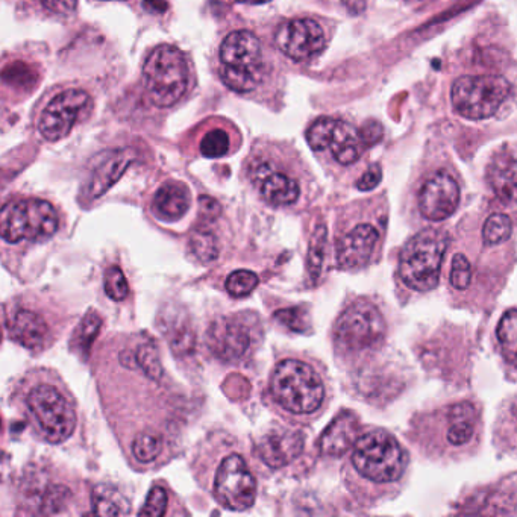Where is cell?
Returning a JSON list of instances; mask_svg holds the SVG:
<instances>
[{
  "mask_svg": "<svg viewBox=\"0 0 517 517\" xmlns=\"http://www.w3.org/2000/svg\"><path fill=\"white\" fill-rule=\"evenodd\" d=\"M214 495L223 507L232 511L248 510L254 505L257 483L240 455H229L220 463L214 481Z\"/></svg>",
  "mask_w": 517,
  "mask_h": 517,
  "instance_id": "cell-11",
  "label": "cell"
},
{
  "mask_svg": "<svg viewBox=\"0 0 517 517\" xmlns=\"http://www.w3.org/2000/svg\"><path fill=\"white\" fill-rule=\"evenodd\" d=\"M105 293L110 296L113 301L120 302L128 298L129 286L125 275L119 267H110L105 273L104 279Z\"/></svg>",
  "mask_w": 517,
  "mask_h": 517,
  "instance_id": "cell-37",
  "label": "cell"
},
{
  "mask_svg": "<svg viewBox=\"0 0 517 517\" xmlns=\"http://www.w3.org/2000/svg\"><path fill=\"white\" fill-rule=\"evenodd\" d=\"M361 135H363L366 145L372 146L375 145L376 141L383 137V128H381L380 123L369 122L363 129H361Z\"/></svg>",
  "mask_w": 517,
  "mask_h": 517,
  "instance_id": "cell-44",
  "label": "cell"
},
{
  "mask_svg": "<svg viewBox=\"0 0 517 517\" xmlns=\"http://www.w3.org/2000/svg\"><path fill=\"white\" fill-rule=\"evenodd\" d=\"M229 151V135L223 129L207 132L201 141V154L207 158H222Z\"/></svg>",
  "mask_w": 517,
  "mask_h": 517,
  "instance_id": "cell-36",
  "label": "cell"
},
{
  "mask_svg": "<svg viewBox=\"0 0 517 517\" xmlns=\"http://www.w3.org/2000/svg\"><path fill=\"white\" fill-rule=\"evenodd\" d=\"M496 337L505 360L517 367V310L504 314L496 329Z\"/></svg>",
  "mask_w": 517,
  "mask_h": 517,
  "instance_id": "cell-27",
  "label": "cell"
},
{
  "mask_svg": "<svg viewBox=\"0 0 517 517\" xmlns=\"http://www.w3.org/2000/svg\"><path fill=\"white\" fill-rule=\"evenodd\" d=\"M358 437V419L345 411L331 422L320 437V451L328 457H342L354 448Z\"/></svg>",
  "mask_w": 517,
  "mask_h": 517,
  "instance_id": "cell-20",
  "label": "cell"
},
{
  "mask_svg": "<svg viewBox=\"0 0 517 517\" xmlns=\"http://www.w3.org/2000/svg\"><path fill=\"white\" fill-rule=\"evenodd\" d=\"M304 443L305 437L302 436L301 431H272L258 442L257 454L267 466L281 469L302 454Z\"/></svg>",
  "mask_w": 517,
  "mask_h": 517,
  "instance_id": "cell-18",
  "label": "cell"
},
{
  "mask_svg": "<svg viewBox=\"0 0 517 517\" xmlns=\"http://www.w3.org/2000/svg\"><path fill=\"white\" fill-rule=\"evenodd\" d=\"M192 204L190 192L181 182H166L158 188L154 198V210L158 217L167 222L181 219Z\"/></svg>",
  "mask_w": 517,
  "mask_h": 517,
  "instance_id": "cell-23",
  "label": "cell"
},
{
  "mask_svg": "<svg viewBox=\"0 0 517 517\" xmlns=\"http://www.w3.org/2000/svg\"><path fill=\"white\" fill-rule=\"evenodd\" d=\"M207 345L219 360L235 363L251 351L252 334L240 317H220L208 329Z\"/></svg>",
  "mask_w": 517,
  "mask_h": 517,
  "instance_id": "cell-14",
  "label": "cell"
},
{
  "mask_svg": "<svg viewBox=\"0 0 517 517\" xmlns=\"http://www.w3.org/2000/svg\"><path fill=\"white\" fill-rule=\"evenodd\" d=\"M102 328V317L94 311H90L87 316L82 319L76 328L75 334H73V346L82 354H88L91 346H93L94 340L101 333Z\"/></svg>",
  "mask_w": 517,
  "mask_h": 517,
  "instance_id": "cell-28",
  "label": "cell"
},
{
  "mask_svg": "<svg viewBox=\"0 0 517 517\" xmlns=\"http://www.w3.org/2000/svg\"><path fill=\"white\" fill-rule=\"evenodd\" d=\"M258 279L257 273L251 270H235L226 278L225 287L229 295L234 298H243V296L251 295L257 289Z\"/></svg>",
  "mask_w": 517,
  "mask_h": 517,
  "instance_id": "cell-32",
  "label": "cell"
},
{
  "mask_svg": "<svg viewBox=\"0 0 517 517\" xmlns=\"http://www.w3.org/2000/svg\"><path fill=\"white\" fill-rule=\"evenodd\" d=\"M69 496V490L64 489V487H49V489L44 492L43 505H41V507H43L44 513H60L61 508L64 507V504H66Z\"/></svg>",
  "mask_w": 517,
  "mask_h": 517,
  "instance_id": "cell-39",
  "label": "cell"
},
{
  "mask_svg": "<svg viewBox=\"0 0 517 517\" xmlns=\"http://www.w3.org/2000/svg\"><path fill=\"white\" fill-rule=\"evenodd\" d=\"M239 4H248V5H264L269 4L272 0H237Z\"/></svg>",
  "mask_w": 517,
  "mask_h": 517,
  "instance_id": "cell-46",
  "label": "cell"
},
{
  "mask_svg": "<svg viewBox=\"0 0 517 517\" xmlns=\"http://www.w3.org/2000/svg\"><path fill=\"white\" fill-rule=\"evenodd\" d=\"M58 231V214L41 199L11 202L0 216V232L5 242H46Z\"/></svg>",
  "mask_w": 517,
  "mask_h": 517,
  "instance_id": "cell-6",
  "label": "cell"
},
{
  "mask_svg": "<svg viewBox=\"0 0 517 517\" xmlns=\"http://www.w3.org/2000/svg\"><path fill=\"white\" fill-rule=\"evenodd\" d=\"M164 333L167 342L172 346L173 351L179 355L190 354L195 348V333L190 323L184 322L181 316L175 317L169 314V319L164 320Z\"/></svg>",
  "mask_w": 517,
  "mask_h": 517,
  "instance_id": "cell-25",
  "label": "cell"
},
{
  "mask_svg": "<svg viewBox=\"0 0 517 517\" xmlns=\"http://www.w3.org/2000/svg\"><path fill=\"white\" fill-rule=\"evenodd\" d=\"M351 461L364 480L373 484H392L404 474L407 457L392 434L375 430L358 437L352 448Z\"/></svg>",
  "mask_w": 517,
  "mask_h": 517,
  "instance_id": "cell-2",
  "label": "cell"
},
{
  "mask_svg": "<svg viewBox=\"0 0 517 517\" xmlns=\"http://www.w3.org/2000/svg\"><path fill=\"white\" fill-rule=\"evenodd\" d=\"M134 158L135 155L131 149L108 152L107 157L94 167L93 173L88 179L87 187H85L87 198L98 199L105 195L122 178Z\"/></svg>",
  "mask_w": 517,
  "mask_h": 517,
  "instance_id": "cell-19",
  "label": "cell"
},
{
  "mask_svg": "<svg viewBox=\"0 0 517 517\" xmlns=\"http://www.w3.org/2000/svg\"><path fill=\"white\" fill-rule=\"evenodd\" d=\"M381 179H383V170H381L380 166H372L366 170L363 176H361L360 181L357 182L358 190L361 192H369V190H373V188L378 187Z\"/></svg>",
  "mask_w": 517,
  "mask_h": 517,
  "instance_id": "cell-42",
  "label": "cell"
},
{
  "mask_svg": "<svg viewBox=\"0 0 517 517\" xmlns=\"http://www.w3.org/2000/svg\"><path fill=\"white\" fill-rule=\"evenodd\" d=\"M146 90L157 107H173L187 91L190 72L178 47L161 44L149 54L143 67Z\"/></svg>",
  "mask_w": 517,
  "mask_h": 517,
  "instance_id": "cell-5",
  "label": "cell"
},
{
  "mask_svg": "<svg viewBox=\"0 0 517 517\" xmlns=\"http://www.w3.org/2000/svg\"><path fill=\"white\" fill-rule=\"evenodd\" d=\"M510 91L502 76H463L452 85V105L466 119H489L507 101Z\"/></svg>",
  "mask_w": 517,
  "mask_h": 517,
  "instance_id": "cell-7",
  "label": "cell"
},
{
  "mask_svg": "<svg viewBox=\"0 0 517 517\" xmlns=\"http://www.w3.org/2000/svg\"><path fill=\"white\" fill-rule=\"evenodd\" d=\"M513 234V220L507 214H492L483 226V240L486 245L495 246L507 242Z\"/></svg>",
  "mask_w": 517,
  "mask_h": 517,
  "instance_id": "cell-29",
  "label": "cell"
},
{
  "mask_svg": "<svg viewBox=\"0 0 517 517\" xmlns=\"http://www.w3.org/2000/svg\"><path fill=\"white\" fill-rule=\"evenodd\" d=\"M167 511V493L163 487H154L149 493L145 507L141 508L140 516H164Z\"/></svg>",
  "mask_w": 517,
  "mask_h": 517,
  "instance_id": "cell-38",
  "label": "cell"
},
{
  "mask_svg": "<svg viewBox=\"0 0 517 517\" xmlns=\"http://www.w3.org/2000/svg\"><path fill=\"white\" fill-rule=\"evenodd\" d=\"M478 414L474 405L461 402L454 405L448 414V430L446 440L454 448L469 445L475 436Z\"/></svg>",
  "mask_w": 517,
  "mask_h": 517,
  "instance_id": "cell-24",
  "label": "cell"
},
{
  "mask_svg": "<svg viewBox=\"0 0 517 517\" xmlns=\"http://www.w3.org/2000/svg\"><path fill=\"white\" fill-rule=\"evenodd\" d=\"M458 204L460 187L448 173H436L420 188L419 210L422 216L431 222L448 219L455 213Z\"/></svg>",
  "mask_w": 517,
  "mask_h": 517,
  "instance_id": "cell-15",
  "label": "cell"
},
{
  "mask_svg": "<svg viewBox=\"0 0 517 517\" xmlns=\"http://www.w3.org/2000/svg\"><path fill=\"white\" fill-rule=\"evenodd\" d=\"M276 319L284 325L289 326L296 333H304L307 319H305L304 310L301 308H287V310H279L275 314Z\"/></svg>",
  "mask_w": 517,
  "mask_h": 517,
  "instance_id": "cell-40",
  "label": "cell"
},
{
  "mask_svg": "<svg viewBox=\"0 0 517 517\" xmlns=\"http://www.w3.org/2000/svg\"><path fill=\"white\" fill-rule=\"evenodd\" d=\"M145 7L154 13H164L169 8L166 0H145Z\"/></svg>",
  "mask_w": 517,
  "mask_h": 517,
  "instance_id": "cell-45",
  "label": "cell"
},
{
  "mask_svg": "<svg viewBox=\"0 0 517 517\" xmlns=\"http://www.w3.org/2000/svg\"><path fill=\"white\" fill-rule=\"evenodd\" d=\"M270 392L282 408L293 414H311L325 399V386L319 373L299 360H286L276 366Z\"/></svg>",
  "mask_w": 517,
  "mask_h": 517,
  "instance_id": "cell-1",
  "label": "cell"
},
{
  "mask_svg": "<svg viewBox=\"0 0 517 517\" xmlns=\"http://www.w3.org/2000/svg\"><path fill=\"white\" fill-rule=\"evenodd\" d=\"M326 248V228L319 226L311 237L310 252H308V273L311 279L316 281L322 270L323 260H325Z\"/></svg>",
  "mask_w": 517,
  "mask_h": 517,
  "instance_id": "cell-34",
  "label": "cell"
},
{
  "mask_svg": "<svg viewBox=\"0 0 517 517\" xmlns=\"http://www.w3.org/2000/svg\"><path fill=\"white\" fill-rule=\"evenodd\" d=\"M251 178L255 187L260 190L261 196L276 207L295 204L301 195L298 182L292 176L276 169L269 161L254 164L251 169Z\"/></svg>",
  "mask_w": 517,
  "mask_h": 517,
  "instance_id": "cell-17",
  "label": "cell"
},
{
  "mask_svg": "<svg viewBox=\"0 0 517 517\" xmlns=\"http://www.w3.org/2000/svg\"><path fill=\"white\" fill-rule=\"evenodd\" d=\"M220 78L235 93H251L263 81L261 43L252 32L235 31L220 46Z\"/></svg>",
  "mask_w": 517,
  "mask_h": 517,
  "instance_id": "cell-4",
  "label": "cell"
},
{
  "mask_svg": "<svg viewBox=\"0 0 517 517\" xmlns=\"http://www.w3.org/2000/svg\"><path fill=\"white\" fill-rule=\"evenodd\" d=\"M41 4L49 13L57 16H70L75 13L78 0H41Z\"/></svg>",
  "mask_w": 517,
  "mask_h": 517,
  "instance_id": "cell-41",
  "label": "cell"
},
{
  "mask_svg": "<svg viewBox=\"0 0 517 517\" xmlns=\"http://www.w3.org/2000/svg\"><path fill=\"white\" fill-rule=\"evenodd\" d=\"M135 363L151 380H161L163 376V364H161L160 357H158L157 348L152 343H145L135 352Z\"/></svg>",
  "mask_w": 517,
  "mask_h": 517,
  "instance_id": "cell-33",
  "label": "cell"
},
{
  "mask_svg": "<svg viewBox=\"0 0 517 517\" xmlns=\"http://www.w3.org/2000/svg\"><path fill=\"white\" fill-rule=\"evenodd\" d=\"M190 251L201 263H211L219 257V245L213 232L199 229L190 237Z\"/></svg>",
  "mask_w": 517,
  "mask_h": 517,
  "instance_id": "cell-31",
  "label": "cell"
},
{
  "mask_svg": "<svg viewBox=\"0 0 517 517\" xmlns=\"http://www.w3.org/2000/svg\"><path fill=\"white\" fill-rule=\"evenodd\" d=\"M28 408L41 433L51 443L66 442L75 431V410L54 386L43 384L32 389L28 395Z\"/></svg>",
  "mask_w": 517,
  "mask_h": 517,
  "instance_id": "cell-9",
  "label": "cell"
},
{
  "mask_svg": "<svg viewBox=\"0 0 517 517\" xmlns=\"http://www.w3.org/2000/svg\"><path fill=\"white\" fill-rule=\"evenodd\" d=\"M199 213H201L202 219L207 220V222H211V220L219 217L220 205L217 204V201H214L213 198L202 196V198L199 199Z\"/></svg>",
  "mask_w": 517,
  "mask_h": 517,
  "instance_id": "cell-43",
  "label": "cell"
},
{
  "mask_svg": "<svg viewBox=\"0 0 517 517\" xmlns=\"http://www.w3.org/2000/svg\"><path fill=\"white\" fill-rule=\"evenodd\" d=\"M307 141L314 151L329 149L342 166L357 163L367 148L361 131L343 120L331 117L316 120L307 131Z\"/></svg>",
  "mask_w": 517,
  "mask_h": 517,
  "instance_id": "cell-10",
  "label": "cell"
},
{
  "mask_svg": "<svg viewBox=\"0 0 517 517\" xmlns=\"http://www.w3.org/2000/svg\"><path fill=\"white\" fill-rule=\"evenodd\" d=\"M275 41L282 54L298 63L319 55L326 44L322 26L311 19L290 20L279 26Z\"/></svg>",
  "mask_w": 517,
  "mask_h": 517,
  "instance_id": "cell-13",
  "label": "cell"
},
{
  "mask_svg": "<svg viewBox=\"0 0 517 517\" xmlns=\"http://www.w3.org/2000/svg\"><path fill=\"white\" fill-rule=\"evenodd\" d=\"M446 245V235L437 229H425L414 235L402 249L399 258V275L405 286L416 292L436 289Z\"/></svg>",
  "mask_w": 517,
  "mask_h": 517,
  "instance_id": "cell-3",
  "label": "cell"
},
{
  "mask_svg": "<svg viewBox=\"0 0 517 517\" xmlns=\"http://www.w3.org/2000/svg\"><path fill=\"white\" fill-rule=\"evenodd\" d=\"M11 339L16 340L23 348L38 349L46 342L49 328L46 320L34 311L20 310L10 323Z\"/></svg>",
  "mask_w": 517,
  "mask_h": 517,
  "instance_id": "cell-22",
  "label": "cell"
},
{
  "mask_svg": "<svg viewBox=\"0 0 517 517\" xmlns=\"http://www.w3.org/2000/svg\"><path fill=\"white\" fill-rule=\"evenodd\" d=\"M93 107L90 94L78 88H70L58 94L47 105L46 110L38 120V131L43 135L44 140L58 141L66 138L72 131L78 120L85 117V114Z\"/></svg>",
  "mask_w": 517,
  "mask_h": 517,
  "instance_id": "cell-12",
  "label": "cell"
},
{
  "mask_svg": "<svg viewBox=\"0 0 517 517\" xmlns=\"http://www.w3.org/2000/svg\"><path fill=\"white\" fill-rule=\"evenodd\" d=\"M381 232L370 223H360L337 242V264L340 269L354 270L366 266L380 245Z\"/></svg>",
  "mask_w": 517,
  "mask_h": 517,
  "instance_id": "cell-16",
  "label": "cell"
},
{
  "mask_svg": "<svg viewBox=\"0 0 517 517\" xmlns=\"http://www.w3.org/2000/svg\"><path fill=\"white\" fill-rule=\"evenodd\" d=\"M163 451V437L154 431H145L135 437L132 454L140 463H152Z\"/></svg>",
  "mask_w": 517,
  "mask_h": 517,
  "instance_id": "cell-30",
  "label": "cell"
},
{
  "mask_svg": "<svg viewBox=\"0 0 517 517\" xmlns=\"http://www.w3.org/2000/svg\"><path fill=\"white\" fill-rule=\"evenodd\" d=\"M93 513L98 516H122L129 513V502L119 490L99 486L93 492Z\"/></svg>",
  "mask_w": 517,
  "mask_h": 517,
  "instance_id": "cell-26",
  "label": "cell"
},
{
  "mask_svg": "<svg viewBox=\"0 0 517 517\" xmlns=\"http://www.w3.org/2000/svg\"><path fill=\"white\" fill-rule=\"evenodd\" d=\"M334 336L337 346L345 351H367L383 343L386 322L375 305L358 301L343 311L337 320Z\"/></svg>",
  "mask_w": 517,
  "mask_h": 517,
  "instance_id": "cell-8",
  "label": "cell"
},
{
  "mask_svg": "<svg viewBox=\"0 0 517 517\" xmlns=\"http://www.w3.org/2000/svg\"><path fill=\"white\" fill-rule=\"evenodd\" d=\"M490 187L505 204H517V152L498 155L487 172Z\"/></svg>",
  "mask_w": 517,
  "mask_h": 517,
  "instance_id": "cell-21",
  "label": "cell"
},
{
  "mask_svg": "<svg viewBox=\"0 0 517 517\" xmlns=\"http://www.w3.org/2000/svg\"><path fill=\"white\" fill-rule=\"evenodd\" d=\"M451 278L452 287L455 290H467L472 284V279H474V269H472V263H470L469 258L464 254H455L452 257V266H451Z\"/></svg>",
  "mask_w": 517,
  "mask_h": 517,
  "instance_id": "cell-35",
  "label": "cell"
}]
</instances>
